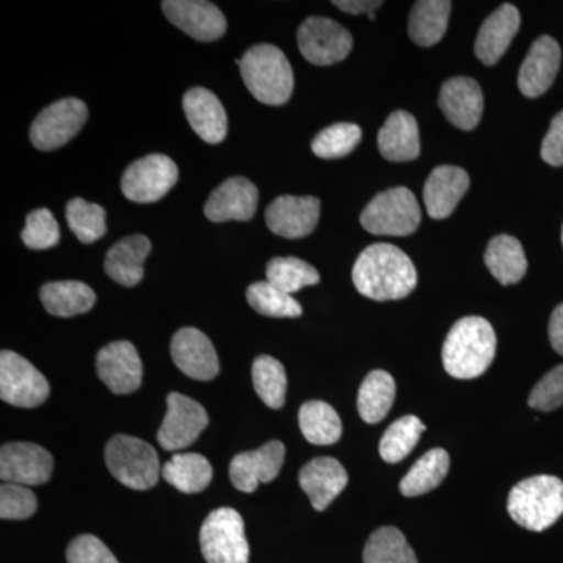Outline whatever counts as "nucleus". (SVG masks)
<instances>
[{
    "instance_id": "aec40b11",
    "label": "nucleus",
    "mask_w": 563,
    "mask_h": 563,
    "mask_svg": "<svg viewBox=\"0 0 563 563\" xmlns=\"http://www.w3.org/2000/svg\"><path fill=\"white\" fill-rule=\"evenodd\" d=\"M439 106L446 120L462 131H473L484 113V95L479 84L470 77L444 81Z\"/></svg>"
},
{
    "instance_id": "bb28decb",
    "label": "nucleus",
    "mask_w": 563,
    "mask_h": 563,
    "mask_svg": "<svg viewBox=\"0 0 563 563\" xmlns=\"http://www.w3.org/2000/svg\"><path fill=\"white\" fill-rule=\"evenodd\" d=\"M152 244L144 235H132L110 247L106 255V273L124 287H135L144 277L143 263Z\"/></svg>"
},
{
    "instance_id": "4c0bfd02",
    "label": "nucleus",
    "mask_w": 563,
    "mask_h": 563,
    "mask_svg": "<svg viewBox=\"0 0 563 563\" xmlns=\"http://www.w3.org/2000/svg\"><path fill=\"white\" fill-rule=\"evenodd\" d=\"M266 279L287 295H295L302 288L320 284L321 276L314 266L301 258L276 257L268 263Z\"/></svg>"
},
{
    "instance_id": "b1692460",
    "label": "nucleus",
    "mask_w": 563,
    "mask_h": 563,
    "mask_svg": "<svg viewBox=\"0 0 563 563\" xmlns=\"http://www.w3.org/2000/svg\"><path fill=\"white\" fill-rule=\"evenodd\" d=\"M299 485L312 503L313 509L324 512L333 499L346 488L347 473L333 457H317L302 466Z\"/></svg>"
},
{
    "instance_id": "f8f14e48",
    "label": "nucleus",
    "mask_w": 563,
    "mask_h": 563,
    "mask_svg": "<svg viewBox=\"0 0 563 563\" xmlns=\"http://www.w3.org/2000/svg\"><path fill=\"white\" fill-rule=\"evenodd\" d=\"M302 57L317 66H331L344 60L352 49V36L339 22L312 16L298 31Z\"/></svg>"
},
{
    "instance_id": "393cba45",
    "label": "nucleus",
    "mask_w": 563,
    "mask_h": 563,
    "mask_svg": "<svg viewBox=\"0 0 563 563\" xmlns=\"http://www.w3.org/2000/svg\"><path fill=\"white\" fill-rule=\"evenodd\" d=\"M184 111L192 131L206 143L220 144L228 135V114L220 99L206 88H191L184 96Z\"/></svg>"
},
{
    "instance_id": "0eeeda50",
    "label": "nucleus",
    "mask_w": 563,
    "mask_h": 563,
    "mask_svg": "<svg viewBox=\"0 0 563 563\" xmlns=\"http://www.w3.org/2000/svg\"><path fill=\"white\" fill-rule=\"evenodd\" d=\"M199 542L207 563L250 562V544L244 533L243 517L231 507L213 510L206 518Z\"/></svg>"
},
{
    "instance_id": "c85d7f7f",
    "label": "nucleus",
    "mask_w": 563,
    "mask_h": 563,
    "mask_svg": "<svg viewBox=\"0 0 563 563\" xmlns=\"http://www.w3.org/2000/svg\"><path fill=\"white\" fill-rule=\"evenodd\" d=\"M485 265L501 285L518 284L528 272L523 246L512 235H498L488 243Z\"/></svg>"
},
{
    "instance_id": "f704fd0d",
    "label": "nucleus",
    "mask_w": 563,
    "mask_h": 563,
    "mask_svg": "<svg viewBox=\"0 0 563 563\" xmlns=\"http://www.w3.org/2000/svg\"><path fill=\"white\" fill-rule=\"evenodd\" d=\"M363 563H418L399 529L385 526L372 533L363 550Z\"/></svg>"
},
{
    "instance_id": "c756f323",
    "label": "nucleus",
    "mask_w": 563,
    "mask_h": 563,
    "mask_svg": "<svg viewBox=\"0 0 563 563\" xmlns=\"http://www.w3.org/2000/svg\"><path fill=\"white\" fill-rule=\"evenodd\" d=\"M453 3L448 0H420L410 11L409 35L415 44L431 47L442 41L450 24Z\"/></svg>"
},
{
    "instance_id": "72a5a7b5",
    "label": "nucleus",
    "mask_w": 563,
    "mask_h": 563,
    "mask_svg": "<svg viewBox=\"0 0 563 563\" xmlns=\"http://www.w3.org/2000/svg\"><path fill=\"white\" fill-rule=\"evenodd\" d=\"M448 472H450V454L442 448H435L413 463L412 468L399 484V492L407 498L426 495L443 483Z\"/></svg>"
},
{
    "instance_id": "09e8293b",
    "label": "nucleus",
    "mask_w": 563,
    "mask_h": 563,
    "mask_svg": "<svg viewBox=\"0 0 563 563\" xmlns=\"http://www.w3.org/2000/svg\"><path fill=\"white\" fill-rule=\"evenodd\" d=\"M548 333H550V342L553 350L558 354L563 355V303L555 307L553 314H551Z\"/></svg>"
},
{
    "instance_id": "39448f33",
    "label": "nucleus",
    "mask_w": 563,
    "mask_h": 563,
    "mask_svg": "<svg viewBox=\"0 0 563 563\" xmlns=\"http://www.w3.org/2000/svg\"><path fill=\"white\" fill-rule=\"evenodd\" d=\"M106 463L114 479L132 490H150L157 485L162 473L154 446L124 433L107 443Z\"/></svg>"
},
{
    "instance_id": "a878e982",
    "label": "nucleus",
    "mask_w": 563,
    "mask_h": 563,
    "mask_svg": "<svg viewBox=\"0 0 563 563\" xmlns=\"http://www.w3.org/2000/svg\"><path fill=\"white\" fill-rule=\"evenodd\" d=\"M380 154L390 162H412L420 155V131L409 111L398 110L388 117L377 136Z\"/></svg>"
},
{
    "instance_id": "7c9ffc66",
    "label": "nucleus",
    "mask_w": 563,
    "mask_h": 563,
    "mask_svg": "<svg viewBox=\"0 0 563 563\" xmlns=\"http://www.w3.org/2000/svg\"><path fill=\"white\" fill-rule=\"evenodd\" d=\"M163 479L187 495L206 490L213 479V468L201 454H174L162 468Z\"/></svg>"
},
{
    "instance_id": "7ed1b4c3",
    "label": "nucleus",
    "mask_w": 563,
    "mask_h": 563,
    "mask_svg": "<svg viewBox=\"0 0 563 563\" xmlns=\"http://www.w3.org/2000/svg\"><path fill=\"white\" fill-rule=\"evenodd\" d=\"M244 85L258 102L284 106L290 101L295 76L284 52L273 44H257L236 60Z\"/></svg>"
},
{
    "instance_id": "dca6fc26",
    "label": "nucleus",
    "mask_w": 563,
    "mask_h": 563,
    "mask_svg": "<svg viewBox=\"0 0 563 563\" xmlns=\"http://www.w3.org/2000/svg\"><path fill=\"white\" fill-rule=\"evenodd\" d=\"M99 379L114 395H131L143 380V363L131 342L107 344L96 357Z\"/></svg>"
},
{
    "instance_id": "2eb2a0df",
    "label": "nucleus",
    "mask_w": 563,
    "mask_h": 563,
    "mask_svg": "<svg viewBox=\"0 0 563 563\" xmlns=\"http://www.w3.org/2000/svg\"><path fill=\"white\" fill-rule=\"evenodd\" d=\"M321 202L313 196H280L266 209L269 231L284 239L310 235L320 221Z\"/></svg>"
},
{
    "instance_id": "de8ad7c7",
    "label": "nucleus",
    "mask_w": 563,
    "mask_h": 563,
    "mask_svg": "<svg viewBox=\"0 0 563 563\" xmlns=\"http://www.w3.org/2000/svg\"><path fill=\"white\" fill-rule=\"evenodd\" d=\"M336 9L344 11L350 14H362L366 13L369 20L374 21V11L379 10L383 7L380 0H335L332 2Z\"/></svg>"
},
{
    "instance_id": "58836bf2",
    "label": "nucleus",
    "mask_w": 563,
    "mask_h": 563,
    "mask_svg": "<svg viewBox=\"0 0 563 563\" xmlns=\"http://www.w3.org/2000/svg\"><path fill=\"white\" fill-rule=\"evenodd\" d=\"M247 302L255 312L272 318H298L302 314L301 303L266 282H255L246 291Z\"/></svg>"
},
{
    "instance_id": "e433bc0d",
    "label": "nucleus",
    "mask_w": 563,
    "mask_h": 563,
    "mask_svg": "<svg viewBox=\"0 0 563 563\" xmlns=\"http://www.w3.org/2000/svg\"><path fill=\"white\" fill-rule=\"evenodd\" d=\"M426 431L420 418L415 415L399 418L388 426L379 443L380 457L387 463L404 461L420 442L421 433Z\"/></svg>"
},
{
    "instance_id": "6ab92c4d",
    "label": "nucleus",
    "mask_w": 563,
    "mask_h": 563,
    "mask_svg": "<svg viewBox=\"0 0 563 563\" xmlns=\"http://www.w3.org/2000/svg\"><path fill=\"white\" fill-rule=\"evenodd\" d=\"M561 47L551 36H540L532 44L518 74V88L526 98H539L550 90L561 68Z\"/></svg>"
},
{
    "instance_id": "79ce46f5",
    "label": "nucleus",
    "mask_w": 563,
    "mask_h": 563,
    "mask_svg": "<svg viewBox=\"0 0 563 563\" xmlns=\"http://www.w3.org/2000/svg\"><path fill=\"white\" fill-rule=\"evenodd\" d=\"M21 239L29 250H51L60 242V225L51 210H33L25 220Z\"/></svg>"
},
{
    "instance_id": "412c9836",
    "label": "nucleus",
    "mask_w": 563,
    "mask_h": 563,
    "mask_svg": "<svg viewBox=\"0 0 563 563\" xmlns=\"http://www.w3.org/2000/svg\"><path fill=\"white\" fill-rule=\"evenodd\" d=\"M257 206V187L244 177H232L211 192L203 213L211 222L250 221Z\"/></svg>"
},
{
    "instance_id": "5701e85b",
    "label": "nucleus",
    "mask_w": 563,
    "mask_h": 563,
    "mask_svg": "<svg viewBox=\"0 0 563 563\" xmlns=\"http://www.w3.org/2000/svg\"><path fill=\"white\" fill-rule=\"evenodd\" d=\"M520 11L512 3H504L492 13L477 33L474 52L485 66L496 65L509 49L520 29Z\"/></svg>"
},
{
    "instance_id": "49530a36",
    "label": "nucleus",
    "mask_w": 563,
    "mask_h": 563,
    "mask_svg": "<svg viewBox=\"0 0 563 563\" xmlns=\"http://www.w3.org/2000/svg\"><path fill=\"white\" fill-rule=\"evenodd\" d=\"M542 158L548 165L563 166V110L551 121L542 143Z\"/></svg>"
},
{
    "instance_id": "a211bd4d",
    "label": "nucleus",
    "mask_w": 563,
    "mask_h": 563,
    "mask_svg": "<svg viewBox=\"0 0 563 563\" xmlns=\"http://www.w3.org/2000/svg\"><path fill=\"white\" fill-rule=\"evenodd\" d=\"M285 461V444L273 440L255 451L235 455L229 468L233 487L243 493L257 490L279 476Z\"/></svg>"
},
{
    "instance_id": "a19ab883",
    "label": "nucleus",
    "mask_w": 563,
    "mask_h": 563,
    "mask_svg": "<svg viewBox=\"0 0 563 563\" xmlns=\"http://www.w3.org/2000/svg\"><path fill=\"white\" fill-rule=\"evenodd\" d=\"M362 140V129L351 122H339L314 136L312 151L317 157L333 161L350 155Z\"/></svg>"
},
{
    "instance_id": "4468645a",
    "label": "nucleus",
    "mask_w": 563,
    "mask_h": 563,
    "mask_svg": "<svg viewBox=\"0 0 563 563\" xmlns=\"http://www.w3.org/2000/svg\"><path fill=\"white\" fill-rule=\"evenodd\" d=\"M162 9L172 24L202 43L220 40L228 29L224 13L206 0H165Z\"/></svg>"
},
{
    "instance_id": "9b49d317",
    "label": "nucleus",
    "mask_w": 563,
    "mask_h": 563,
    "mask_svg": "<svg viewBox=\"0 0 563 563\" xmlns=\"http://www.w3.org/2000/svg\"><path fill=\"white\" fill-rule=\"evenodd\" d=\"M166 402L168 410L158 429L157 440L163 450L177 453L199 439L209 426V415L201 404L180 393H169Z\"/></svg>"
},
{
    "instance_id": "20e7f679",
    "label": "nucleus",
    "mask_w": 563,
    "mask_h": 563,
    "mask_svg": "<svg viewBox=\"0 0 563 563\" xmlns=\"http://www.w3.org/2000/svg\"><path fill=\"white\" fill-rule=\"evenodd\" d=\"M507 512L528 531H547L563 515L562 481L548 474L521 481L509 493Z\"/></svg>"
},
{
    "instance_id": "ea45409f",
    "label": "nucleus",
    "mask_w": 563,
    "mask_h": 563,
    "mask_svg": "<svg viewBox=\"0 0 563 563\" xmlns=\"http://www.w3.org/2000/svg\"><path fill=\"white\" fill-rule=\"evenodd\" d=\"M66 221L74 235L84 244L98 242L107 233V213L103 207L81 198L68 202Z\"/></svg>"
},
{
    "instance_id": "6e6552de",
    "label": "nucleus",
    "mask_w": 563,
    "mask_h": 563,
    "mask_svg": "<svg viewBox=\"0 0 563 563\" xmlns=\"http://www.w3.org/2000/svg\"><path fill=\"white\" fill-rule=\"evenodd\" d=\"M51 395L49 383L22 355L3 350L0 354V398L21 409H35Z\"/></svg>"
},
{
    "instance_id": "f257e3e1",
    "label": "nucleus",
    "mask_w": 563,
    "mask_h": 563,
    "mask_svg": "<svg viewBox=\"0 0 563 563\" xmlns=\"http://www.w3.org/2000/svg\"><path fill=\"white\" fill-rule=\"evenodd\" d=\"M352 282L373 301H398L417 288L418 274L409 255L390 243L366 247L355 261Z\"/></svg>"
},
{
    "instance_id": "423d86ee",
    "label": "nucleus",
    "mask_w": 563,
    "mask_h": 563,
    "mask_svg": "<svg viewBox=\"0 0 563 563\" xmlns=\"http://www.w3.org/2000/svg\"><path fill=\"white\" fill-rule=\"evenodd\" d=\"M361 222L373 235H412L421 224L420 203L409 188H390L365 207Z\"/></svg>"
},
{
    "instance_id": "2f4dec72",
    "label": "nucleus",
    "mask_w": 563,
    "mask_h": 563,
    "mask_svg": "<svg viewBox=\"0 0 563 563\" xmlns=\"http://www.w3.org/2000/svg\"><path fill=\"white\" fill-rule=\"evenodd\" d=\"M396 398V383L390 373L376 369L365 377L357 396L358 415L368 424L387 417Z\"/></svg>"
},
{
    "instance_id": "473e14b6",
    "label": "nucleus",
    "mask_w": 563,
    "mask_h": 563,
    "mask_svg": "<svg viewBox=\"0 0 563 563\" xmlns=\"http://www.w3.org/2000/svg\"><path fill=\"white\" fill-rule=\"evenodd\" d=\"M299 428L307 442L317 446H329L342 439L343 426L340 415L324 401H309L299 409Z\"/></svg>"
},
{
    "instance_id": "ddd939ff",
    "label": "nucleus",
    "mask_w": 563,
    "mask_h": 563,
    "mask_svg": "<svg viewBox=\"0 0 563 563\" xmlns=\"http://www.w3.org/2000/svg\"><path fill=\"white\" fill-rule=\"evenodd\" d=\"M54 472V457L35 443H7L0 450V477L3 483L25 485L46 484Z\"/></svg>"
},
{
    "instance_id": "f3484780",
    "label": "nucleus",
    "mask_w": 563,
    "mask_h": 563,
    "mask_svg": "<svg viewBox=\"0 0 563 563\" xmlns=\"http://www.w3.org/2000/svg\"><path fill=\"white\" fill-rule=\"evenodd\" d=\"M173 361L185 376L195 380L214 379L220 373V358L206 333L195 328H184L174 333Z\"/></svg>"
},
{
    "instance_id": "1a4fd4ad",
    "label": "nucleus",
    "mask_w": 563,
    "mask_h": 563,
    "mask_svg": "<svg viewBox=\"0 0 563 563\" xmlns=\"http://www.w3.org/2000/svg\"><path fill=\"white\" fill-rule=\"evenodd\" d=\"M179 179V168L172 158L151 154L132 163L121 180V190L132 202L161 201Z\"/></svg>"
},
{
    "instance_id": "cd10ccee",
    "label": "nucleus",
    "mask_w": 563,
    "mask_h": 563,
    "mask_svg": "<svg viewBox=\"0 0 563 563\" xmlns=\"http://www.w3.org/2000/svg\"><path fill=\"white\" fill-rule=\"evenodd\" d=\"M40 298L47 313L58 318L90 312L96 303L95 290L79 280L49 282L41 288Z\"/></svg>"
},
{
    "instance_id": "c03bdc74",
    "label": "nucleus",
    "mask_w": 563,
    "mask_h": 563,
    "mask_svg": "<svg viewBox=\"0 0 563 563\" xmlns=\"http://www.w3.org/2000/svg\"><path fill=\"white\" fill-rule=\"evenodd\" d=\"M529 406L540 412H553L563 406V365L555 366L532 388Z\"/></svg>"
},
{
    "instance_id": "8fccbe9b",
    "label": "nucleus",
    "mask_w": 563,
    "mask_h": 563,
    "mask_svg": "<svg viewBox=\"0 0 563 563\" xmlns=\"http://www.w3.org/2000/svg\"><path fill=\"white\" fill-rule=\"evenodd\" d=\"M562 244H563V228H562Z\"/></svg>"
},
{
    "instance_id": "f03ea898",
    "label": "nucleus",
    "mask_w": 563,
    "mask_h": 563,
    "mask_svg": "<svg viewBox=\"0 0 563 563\" xmlns=\"http://www.w3.org/2000/svg\"><path fill=\"white\" fill-rule=\"evenodd\" d=\"M495 329L481 317H466L455 322L443 344V366L455 379L483 376L496 355Z\"/></svg>"
},
{
    "instance_id": "9d476101",
    "label": "nucleus",
    "mask_w": 563,
    "mask_h": 563,
    "mask_svg": "<svg viewBox=\"0 0 563 563\" xmlns=\"http://www.w3.org/2000/svg\"><path fill=\"white\" fill-rule=\"evenodd\" d=\"M87 103L68 98L46 107L31 128L33 146L40 151H54L73 140L87 122Z\"/></svg>"
},
{
    "instance_id": "c9c22d12",
    "label": "nucleus",
    "mask_w": 563,
    "mask_h": 563,
    "mask_svg": "<svg viewBox=\"0 0 563 563\" xmlns=\"http://www.w3.org/2000/svg\"><path fill=\"white\" fill-rule=\"evenodd\" d=\"M252 383L255 393L269 409H282L287 396V373L272 355H258L252 363Z\"/></svg>"
},
{
    "instance_id": "a18cd8bd",
    "label": "nucleus",
    "mask_w": 563,
    "mask_h": 563,
    "mask_svg": "<svg viewBox=\"0 0 563 563\" xmlns=\"http://www.w3.org/2000/svg\"><path fill=\"white\" fill-rule=\"evenodd\" d=\"M66 559L68 563H120L107 544L90 533L77 537L69 543Z\"/></svg>"
},
{
    "instance_id": "4be33fe9",
    "label": "nucleus",
    "mask_w": 563,
    "mask_h": 563,
    "mask_svg": "<svg viewBox=\"0 0 563 563\" xmlns=\"http://www.w3.org/2000/svg\"><path fill=\"white\" fill-rule=\"evenodd\" d=\"M470 188V176L459 166H437L422 191L426 210L433 220L451 217Z\"/></svg>"
},
{
    "instance_id": "37998d69",
    "label": "nucleus",
    "mask_w": 563,
    "mask_h": 563,
    "mask_svg": "<svg viewBox=\"0 0 563 563\" xmlns=\"http://www.w3.org/2000/svg\"><path fill=\"white\" fill-rule=\"evenodd\" d=\"M38 501L35 493L25 485L2 484L0 487V518L2 520H27L36 512Z\"/></svg>"
}]
</instances>
